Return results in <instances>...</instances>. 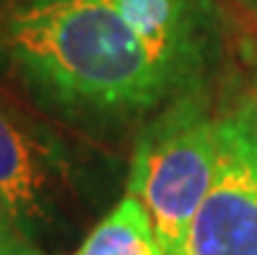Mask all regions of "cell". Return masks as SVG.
<instances>
[{
    "mask_svg": "<svg viewBox=\"0 0 257 255\" xmlns=\"http://www.w3.org/2000/svg\"><path fill=\"white\" fill-rule=\"evenodd\" d=\"M218 0H0V86L39 115L112 136L210 89Z\"/></svg>",
    "mask_w": 257,
    "mask_h": 255,
    "instance_id": "obj_1",
    "label": "cell"
},
{
    "mask_svg": "<svg viewBox=\"0 0 257 255\" xmlns=\"http://www.w3.org/2000/svg\"><path fill=\"white\" fill-rule=\"evenodd\" d=\"M210 89L182 97L138 130L127 193L143 203L166 255H177L218 167L221 112Z\"/></svg>",
    "mask_w": 257,
    "mask_h": 255,
    "instance_id": "obj_2",
    "label": "cell"
},
{
    "mask_svg": "<svg viewBox=\"0 0 257 255\" xmlns=\"http://www.w3.org/2000/svg\"><path fill=\"white\" fill-rule=\"evenodd\" d=\"M65 146L0 92V206L42 247L65 227L75 203V175Z\"/></svg>",
    "mask_w": 257,
    "mask_h": 255,
    "instance_id": "obj_3",
    "label": "cell"
},
{
    "mask_svg": "<svg viewBox=\"0 0 257 255\" xmlns=\"http://www.w3.org/2000/svg\"><path fill=\"white\" fill-rule=\"evenodd\" d=\"M177 255H257V120L247 97L221 110L216 177Z\"/></svg>",
    "mask_w": 257,
    "mask_h": 255,
    "instance_id": "obj_4",
    "label": "cell"
},
{
    "mask_svg": "<svg viewBox=\"0 0 257 255\" xmlns=\"http://www.w3.org/2000/svg\"><path fill=\"white\" fill-rule=\"evenodd\" d=\"M73 255H166L143 203L125 193Z\"/></svg>",
    "mask_w": 257,
    "mask_h": 255,
    "instance_id": "obj_5",
    "label": "cell"
},
{
    "mask_svg": "<svg viewBox=\"0 0 257 255\" xmlns=\"http://www.w3.org/2000/svg\"><path fill=\"white\" fill-rule=\"evenodd\" d=\"M0 255H44V250L32 242L0 206Z\"/></svg>",
    "mask_w": 257,
    "mask_h": 255,
    "instance_id": "obj_6",
    "label": "cell"
},
{
    "mask_svg": "<svg viewBox=\"0 0 257 255\" xmlns=\"http://www.w3.org/2000/svg\"><path fill=\"white\" fill-rule=\"evenodd\" d=\"M223 3L234 6L236 11H241L249 19H257V0H223Z\"/></svg>",
    "mask_w": 257,
    "mask_h": 255,
    "instance_id": "obj_7",
    "label": "cell"
},
{
    "mask_svg": "<svg viewBox=\"0 0 257 255\" xmlns=\"http://www.w3.org/2000/svg\"><path fill=\"white\" fill-rule=\"evenodd\" d=\"M247 102H249V107L254 112V120H257V83L249 89V94H247Z\"/></svg>",
    "mask_w": 257,
    "mask_h": 255,
    "instance_id": "obj_8",
    "label": "cell"
}]
</instances>
